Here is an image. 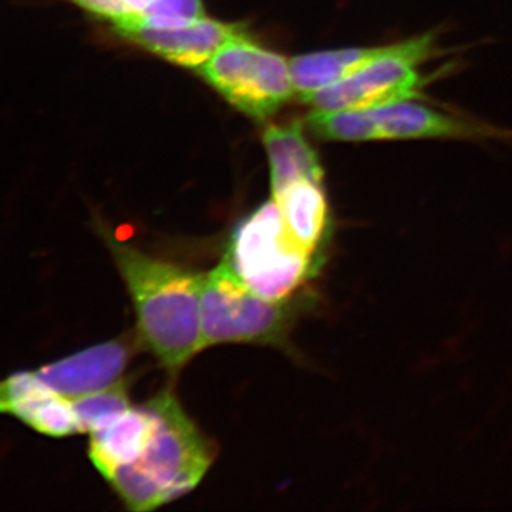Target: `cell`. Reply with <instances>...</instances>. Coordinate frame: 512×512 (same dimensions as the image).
Wrapping results in <instances>:
<instances>
[{
    "mask_svg": "<svg viewBox=\"0 0 512 512\" xmlns=\"http://www.w3.org/2000/svg\"><path fill=\"white\" fill-rule=\"evenodd\" d=\"M292 311L288 299L269 301L256 295L224 258L202 282V348L222 343L284 345Z\"/></svg>",
    "mask_w": 512,
    "mask_h": 512,
    "instance_id": "4",
    "label": "cell"
},
{
    "mask_svg": "<svg viewBox=\"0 0 512 512\" xmlns=\"http://www.w3.org/2000/svg\"><path fill=\"white\" fill-rule=\"evenodd\" d=\"M73 407L82 433H94L126 413L131 404L126 387L121 382L103 392L73 400Z\"/></svg>",
    "mask_w": 512,
    "mask_h": 512,
    "instance_id": "15",
    "label": "cell"
},
{
    "mask_svg": "<svg viewBox=\"0 0 512 512\" xmlns=\"http://www.w3.org/2000/svg\"><path fill=\"white\" fill-rule=\"evenodd\" d=\"M156 430L143 456L114 468L106 477L128 510L151 511L194 490L214 460L210 444L174 394L147 402Z\"/></svg>",
    "mask_w": 512,
    "mask_h": 512,
    "instance_id": "2",
    "label": "cell"
},
{
    "mask_svg": "<svg viewBox=\"0 0 512 512\" xmlns=\"http://www.w3.org/2000/svg\"><path fill=\"white\" fill-rule=\"evenodd\" d=\"M225 258L249 289L269 301L291 298L312 265V254L289 237L275 200L241 221Z\"/></svg>",
    "mask_w": 512,
    "mask_h": 512,
    "instance_id": "3",
    "label": "cell"
},
{
    "mask_svg": "<svg viewBox=\"0 0 512 512\" xmlns=\"http://www.w3.org/2000/svg\"><path fill=\"white\" fill-rule=\"evenodd\" d=\"M156 430V419L147 404L127 410L109 426L90 433L89 457L106 478L114 468L143 456Z\"/></svg>",
    "mask_w": 512,
    "mask_h": 512,
    "instance_id": "10",
    "label": "cell"
},
{
    "mask_svg": "<svg viewBox=\"0 0 512 512\" xmlns=\"http://www.w3.org/2000/svg\"><path fill=\"white\" fill-rule=\"evenodd\" d=\"M197 70L229 103L256 119L271 116L292 97L284 57L254 45L248 36L231 40Z\"/></svg>",
    "mask_w": 512,
    "mask_h": 512,
    "instance_id": "6",
    "label": "cell"
},
{
    "mask_svg": "<svg viewBox=\"0 0 512 512\" xmlns=\"http://www.w3.org/2000/svg\"><path fill=\"white\" fill-rule=\"evenodd\" d=\"M286 231L309 254L318 249L329 227V205L318 181L301 180L274 195Z\"/></svg>",
    "mask_w": 512,
    "mask_h": 512,
    "instance_id": "11",
    "label": "cell"
},
{
    "mask_svg": "<svg viewBox=\"0 0 512 512\" xmlns=\"http://www.w3.org/2000/svg\"><path fill=\"white\" fill-rule=\"evenodd\" d=\"M382 47H355V49L328 50L298 56L291 60L293 89L303 97L332 86L369 62Z\"/></svg>",
    "mask_w": 512,
    "mask_h": 512,
    "instance_id": "14",
    "label": "cell"
},
{
    "mask_svg": "<svg viewBox=\"0 0 512 512\" xmlns=\"http://www.w3.org/2000/svg\"><path fill=\"white\" fill-rule=\"evenodd\" d=\"M130 356L127 340H110L40 367L36 373L53 392L73 402L123 382Z\"/></svg>",
    "mask_w": 512,
    "mask_h": 512,
    "instance_id": "8",
    "label": "cell"
},
{
    "mask_svg": "<svg viewBox=\"0 0 512 512\" xmlns=\"http://www.w3.org/2000/svg\"><path fill=\"white\" fill-rule=\"evenodd\" d=\"M97 18L119 25L140 20L148 25L178 26L204 18L201 0H69Z\"/></svg>",
    "mask_w": 512,
    "mask_h": 512,
    "instance_id": "13",
    "label": "cell"
},
{
    "mask_svg": "<svg viewBox=\"0 0 512 512\" xmlns=\"http://www.w3.org/2000/svg\"><path fill=\"white\" fill-rule=\"evenodd\" d=\"M137 315L140 342L170 372L202 348L201 293L204 275L161 261L127 244L110 241Z\"/></svg>",
    "mask_w": 512,
    "mask_h": 512,
    "instance_id": "1",
    "label": "cell"
},
{
    "mask_svg": "<svg viewBox=\"0 0 512 512\" xmlns=\"http://www.w3.org/2000/svg\"><path fill=\"white\" fill-rule=\"evenodd\" d=\"M372 124L373 141L426 140V138H491L504 133L487 124L458 119L413 103L412 100L396 101L383 106L365 107Z\"/></svg>",
    "mask_w": 512,
    "mask_h": 512,
    "instance_id": "9",
    "label": "cell"
},
{
    "mask_svg": "<svg viewBox=\"0 0 512 512\" xmlns=\"http://www.w3.org/2000/svg\"><path fill=\"white\" fill-rule=\"evenodd\" d=\"M264 141L271 161L274 195L296 181H322L323 170L318 153L306 141L301 124L268 127Z\"/></svg>",
    "mask_w": 512,
    "mask_h": 512,
    "instance_id": "12",
    "label": "cell"
},
{
    "mask_svg": "<svg viewBox=\"0 0 512 512\" xmlns=\"http://www.w3.org/2000/svg\"><path fill=\"white\" fill-rule=\"evenodd\" d=\"M431 33L383 46L373 59L340 82L303 97L315 110L363 109L420 99L429 79L419 72L436 53Z\"/></svg>",
    "mask_w": 512,
    "mask_h": 512,
    "instance_id": "5",
    "label": "cell"
},
{
    "mask_svg": "<svg viewBox=\"0 0 512 512\" xmlns=\"http://www.w3.org/2000/svg\"><path fill=\"white\" fill-rule=\"evenodd\" d=\"M114 28L121 36L146 47L150 52L195 69L210 60L231 40L248 36L242 26L207 18L178 26H156L140 20H128L114 25Z\"/></svg>",
    "mask_w": 512,
    "mask_h": 512,
    "instance_id": "7",
    "label": "cell"
}]
</instances>
